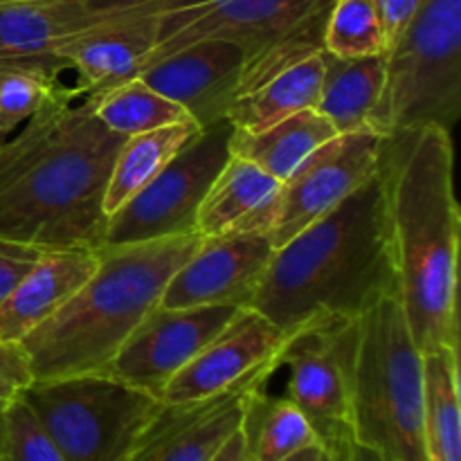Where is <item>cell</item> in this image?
<instances>
[{
    "mask_svg": "<svg viewBox=\"0 0 461 461\" xmlns=\"http://www.w3.org/2000/svg\"><path fill=\"white\" fill-rule=\"evenodd\" d=\"M122 140L77 86H59L0 142V237L39 250L104 246V194Z\"/></svg>",
    "mask_w": 461,
    "mask_h": 461,
    "instance_id": "obj_1",
    "label": "cell"
},
{
    "mask_svg": "<svg viewBox=\"0 0 461 461\" xmlns=\"http://www.w3.org/2000/svg\"><path fill=\"white\" fill-rule=\"evenodd\" d=\"M453 133L410 126L383 135L376 178L399 302L421 354L459 347V203Z\"/></svg>",
    "mask_w": 461,
    "mask_h": 461,
    "instance_id": "obj_2",
    "label": "cell"
},
{
    "mask_svg": "<svg viewBox=\"0 0 461 461\" xmlns=\"http://www.w3.org/2000/svg\"><path fill=\"white\" fill-rule=\"evenodd\" d=\"M399 293L378 178L273 252L250 309L293 333L315 315L360 318Z\"/></svg>",
    "mask_w": 461,
    "mask_h": 461,
    "instance_id": "obj_3",
    "label": "cell"
},
{
    "mask_svg": "<svg viewBox=\"0 0 461 461\" xmlns=\"http://www.w3.org/2000/svg\"><path fill=\"white\" fill-rule=\"evenodd\" d=\"M198 232L140 243H104L88 282L18 345L34 383L97 374L160 304L176 270L198 250Z\"/></svg>",
    "mask_w": 461,
    "mask_h": 461,
    "instance_id": "obj_4",
    "label": "cell"
},
{
    "mask_svg": "<svg viewBox=\"0 0 461 461\" xmlns=\"http://www.w3.org/2000/svg\"><path fill=\"white\" fill-rule=\"evenodd\" d=\"M423 354L405 324L399 293L358 318L354 441L383 461H428L423 444Z\"/></svg>",
    "mask_w": 461,
    "mask_h": 461,
    "instance_id": "obj_5",
    "label": "cell"
},
{
    "mask_svg": "<svg viewBox=\"0 0 461 461\" xmlns=\"http://www.w3.org/2000/svg\"><path fill=\"white\" fill-rule=\"evenodd\" d=\"M461 115V0H423L385 54V90L372 131L410 126L453 133Z\"/></svg>",
    "mask_w": 461,
    "mask_h": 461,
    "instance_id": "obj_6",
    "label": "cell"
},
{
    "mask_svg": "<svg viewBox=\"0 0 461 461\" xmlns=\"http://www.w3.org/2000/svg\"><path fill=\"white\" fill-rule=\"evenodd\" d=\"M66 461H129L160 399L111 374L32 383L21 396Z\"/></svg>",
    "mask_w": 461,
    "mask_h": 461,
    "instance_id": "obj_7",
    "label": "cell"
},
{
    "mask_svg": "<svg viewBox=\"0 0 461 461\" xmlns=\"http://www.w3.org/2000/svg\"><path fill=\"white\" fill-rule=\"evenodd\" d=\"M358 318L315 315L297 327L277 356L286 367V399L302 410L318 444L345 461L354 441V367Z\"/></svg>",
    "mask_w": 461,
    "mask_h": 461,
    "instance_id": "obj_8",
    "label": "cell"
},
{
    "mask_svg": "<svg viewBox=\"0 0 461 461\" xmlns=\"http://www.w3.org/2000/svg\"><path fill=\"white\" fill-rule=\"evenodd\" d=\"M232 124L205 126L151 183L108 216L104 243H140L196 232L207 189L230 158Z\"/></svg>",
    "mask_w": 461,
    "mask_h": 461,
    "instance_id": "obj_9",
    "label": "cell"
},
{
    "mask_svg": "<svg viewBox=\"0 0 461 461\" xmlns=\"http://www.w3.org/2000/svg\"><path fill=\"white\" fill-rule=\"evenodd\" d=\"M381 140L374 131L338 133L295 167L279 187L268 232L275 250L376 176Z\"/></svg>",
    "mask_w": 461,
    "mask_h": 461,
    "instance_id": "obj_10",
    "label": "cell"
},
{
    "mask_svg": "<svg viewBox=\"0 0 461 461\" xmlns=\"http://www.w3.org/2000/svg\"><path fill=\"white\" fill-rule=\"evenodd\" d=\"M237 306L165 309L158 304L126 338L104 374L160 399L167 383L234 318Z\"/></svg>",
    "mask_w": 461,
    "mask_h": 461,
    "instance_id": "obj_11",
    "label": "cell"
},
{
    "mask_svg": "<svg viewBox=\"0 0 461 461\" xmlns=\"http://www.w3.org/2000/svg\"><path fill=\"white\" fill-rule=\"evenodd\" d=\"M279 365H266L221 394L194 403H160L129 461H212L241 428L248 399L268 385Z\"/></svg>",
    "mask_w": 461,
    "mask_h": 461,
    "instance_id": "obj_12",
    "label": "cell"
},
{
    "mask_svg": "<svg viewBox=\"0 0 461 461\" xmlns=\"http://www.w3.org/2000/svg\"><path fill=\"white\" fill-rule=\"evenodd\" d=\"M273 252V241L261 232L203 239L169 279L160 306H250Z\"/></svg>",
    "mask_w": 461,
    "mask_h": 461,
    "instance_id": "obj_13",
    "label": "cell"
},
{
    "mask_svg": "<svg viewBox=\"0 0 461 461\" xmlns=\"http://www.w3.org/2000/svg\"><path fill=\"white\" fill-rule=\"evenodd\" d=\"M291 333L259 311L243 306L234 318L167 383L160 403H194L221 394L277 356Z\"/></svg>",
    "mask_w": 461,
    "mask_h": 461,
    "instance_id": "obj_14",
    "label": "cell"
},
{
    "mask_svg": "<svg viewBox=\"0 0 461 461\" xmlns=\"http://www.w3.org/2000/svg\"><path fill=\"white\" fill-rule=\"evenodd\" d=\"M331 3L333 0H225L187 18H158L156 48L144 70L167 54L205 39L232 41L246 50L248 59L304 25L315 14L331 7Z\"/></svg>",
    "mask_w": 461,
    "mask_h": 461,
    "instance_id": "obj_15",
    "label": "cell"
},
{
    "mask_svg": "<svg viewBox=\"0 0 461 461\" xmlns=\"http://www.w3.org/2000/svg\"><path fill=\"white\" fill-rule=\"evenodd\" d=\"M246 50L232 41L189 43L140 72V79L180 104L201 129L228 120L239 95Z\"/></svg>",
    "mask_w": 461,
    "mask_h": 461,
    "instance_id": "obj_16",
    "label": "cell"
},
{
    "mask_svg": "<svg viewBox=\"0 0 461 461\" xmlns=\"http://www.w3.org/2000/svg\"><path fill=\"white\" fill-rule=\"evenodd\" d=\"M144 0H25L0 5V63H30L61 77L54 48L102 23L140 9Z\"/></svg>",
    "mask_w": 461,
    "mask_h": 461,
    "instance_id": "obj_17",
    "label": "cell"
},
{
    "mask_svg": "<svg viewBox=\"0 0 461 461\" xmlns=\"http://www.w3.org/2000/svg\"><path fill=\"white\" fill-rule=\"evenodd\" d=\"M158 41V16L140 9L113 18L57 45L52 57L77 75V88L97 102L117 86L135 79Z\"/></svg>",
    "mask_w": 461,
    "mask_h": 461,
    "instance_id": "obj_18",
    "label": "cell"
},
{
    "mask_svg": "<svg viewBox=\"0 0 461 461\" xmlns=\"http://www.w3.org/2000/svg\"><path fill=\"white\" fill-rule=\"evenodd\" d=\"M97 268V248L43 250L0 302V340L21 342L52 318Z\"/></svg>",
    "mask_w": 461,
    "mask_h": 461,
    "instance_id": "obj_19",
    "label": "cell"
},
{
    "mask_svg": "<svg viewBox=\"0 0 461 461\" xmlns=\"http://www.w3.org/2000/svg\"><path fill=\"white\" fill-rule=\"evenodd\" d=\"M277 178L255 162L230 153L228 162L207 189L196 214L203 239L228 234H268L279 196Z\"/></svg>",
    "mask_w": 461,
    "mask_h": 461,
    "instance_id": "obj_20",
    "label": "cell"
},
{
    "mask_svg": "<svg viewBox=\"0 0 461 461\" xmlns=\"http://www.w3.org/2000/svg\"><path fill=\"white\" fill-rule=\"evenodd\" d=\"M322 57L324 72L315 111L322 113L338 133L372 131L385 90V54L340 59L324 52Z\"/></svg>",
    "mask_w": 461,
    "mask_h": 461,
    "instance_id": "obj_21",
    "label": "cell"
},
{
    "mask_svg": "<svg viewBox=\"0 0 461 461\" xmlns=\"http://www.w3.org/2000/svg\"><path fill=\"white\" fill-rule=\"evenodd\" d=\"M201 131L196 122L185 120L122 140L104 194L106 216L115 214L129 198L147 187Z\"/></svg>",
    "mask_w": 461,
    "mask_h": 461,
    "instance_id": "obj_22",
    "label": "cell"
},
{
    "mask_svg": "<svg viewBox=\"0 0 461 461\" xmlns=\"http://www.w3.org/2000/svg\"><path fill=\"white\" fill-rule=\"evenodd\" d=\"M338 131L315 108H304L259 133H243L232 126L230 153L255 162L279 183L295 171V167L320 144L336 138Z\"/></svg>",
    "mask_w": 461,
    "mask_h": 461,
    "instance_id": "obj_23",
    "label": "cell"
},
{
    "mask_svg": "<svg viewBox=\"0 0 461 461\" xmlns=\"http://www.w3.org/2000/svg\"><path fill=\"white\" fill-rule=\"evenodd\" d=\"M324 50L295 68L279 72L257 88L239 95L228 122L243 133H259L304 108H315L324 72Z\"/></svg>",
    "mask_w": 461,
    "mask_h": 461,
    "instance_id": "obj_24",
    "label": "cell"
},
{
    "mask_svg": "<svg viewBox=\"0 0 461 461\" xmlns=\"http://www.w3.org/2000/svg\"><path fill=\"white\" fill-rule=\"evenodd\" d=\"M423 444L428 461H461L459 347L423 354Z\"/></svg>",
    "mask_w": 461,
    "mask_h": 461,
    "instance_id": "obj_25",
    "label": "cell"
},
{
    "mask_svg": "<svg viewBox=\"0 0 461 461\" xmlns=\"http://www.w3.org/2000/svg\"><path fill=\"white\" fill-rule=\"evenodd\" d=\"M241 432L250 461H286L318 444L309 419L286 396H273L259 387L248 399Z\"/></svg>",
    "mask_w": 461,
    "mask_h": 461,
    "instance_id": "obj_26",
    "label": "cell"
},
{
    "mask_svg": "<svg viewBox=\"0 0 461 461\" xmlns=\"http://www.w3.org/2000/svg\"><path fill=\"white\" fill-rule=\"evenodd\" d=\"M95 115L111 133L131 138L160 126L192 120L180 104L144 84L140 77L117 86L95 102Z\"/></svg>",
    "mask_w": 461,
    "mask_h": 461,
    "instance_id": "obj_27",
    "label": "cell"
},
{
    "mask_svg": "<svg viewBox=\"0 0 461 461\" xmlns=\"http://www.w3.org/2000/svg\"><path fill=\"white\" fill-rule=\"evenodd\" d=\"M324 52L340 59L387 54L385 27L376 0H333L324 23Z\"/></svg>",
    "mask_w": 461,
    "mask_h": 461,
    "instance_id": "obj_28",
    "label": "cell"
},
{
    "mask_svg": "<svg viewBox=\"0 0 461 461\" xmlns=\"http://www.w3.org/2000/svg\"><path fill=\"white\" fill-rule=\"evenodd\" d=\"M61 77L30 63H0V142L50 102Z\"/></svg>",
    "mask_w": 461,
    "mask_h": 461,
    "instance_id": "obj_29",
    "label": "cell"
},
{
    "mask_svg": "<svg viewBox=\"0 0 461 461\" xmlns=\"http://www.w3.org/2000/svg\"><path fill=\"white\" fill-rule=\"evenodd\" d=\"M0 461H66L23 399L7 405V439Z\"/></svg>",
    "mask_w": 461,
    "mask_h": 461,
    "instance_id": "obj_30",
    "label": "cell"
},
{
    "mask_svg": "<svg viewBox=\"0 0 461 461\" xmlns=\"http://www.w3.org/2000/svg\"><path fill=\"white\" fill-rule=\"evenodd\" d=\"M32 383L34 376L23 347L18 342L0 340V403L9 405L21 399Z\"/></svg>",
    "mask_w": 461,
    "mask_h": 461,
    "instance_id": "obj_31",
    "label": "cell"
},
{
    "mask_svg": "<svg viewBox=\"0 0 461 461\" xmlns=\"http://www.w3.org/2000/svg\"><path fill=\"white\" fill-rule=\"evenodd\" d=\"M43 250L0 237V302L16 288Z\"/></svg>",
    "mask_w": 461,
    "mask_h": 461,
    "instance_id": "obj_32",
    "label": "cell"
},
{
    "mask_svg": "<svg viewBox=\"0 0 461 461\" xmlns=\"http://www.w3.org/2000/svg\"><path fill=\"white\" fill-rule=\"evenodd\" d=\"M376 3L378 9H381L383 27H385L387 50H390L401 36V32L412 21V16L421 7L423 0H376Z\"/></svg>",
    "mask_w": 461,
    "mask_h": 461,
    "instance_id": "obj_33",
    "label": "cell"
},
{
    "mask_svg": "<svg viewBox=\"0 0 461 461\" xmlns=\"http://www.w3.org/2000/svg\"><path fill=\"white\" fill-rule=\"evenodd\" d=\"M212 461H250V457H248L246 437H243L241 428L221 446V450L212 457Z\"/></svg>",
    "mask_w": 461,
    "mask_h": 461,
    "instance_id": "obj_34",
    "label": "cell"
},
{
    "mask_svg": "<svg viewBox=\"0 0 461 461\" xmlns=\"http://www.w3.org/2000/svg\"><path fill=\"white\" fill-rule=\"evenodd\" d=\"M286 461H340V459L333 457V455L329 453L327 448H322L320 444H315V446H309V448L300 450V453L293 455V457H288Z\"/></svg>",
    "mask_w": 461,
    "mask_h": 461,
    "instance_id": "obj_35",
    "label": "cell"
},
{
    "mask_svg": "<svg viewBox=\"0 0 461 461\" xmlns=\"http://www.w3.org/2000/svg\"><path fill=\"white\" fill-rule=\"evenodd\" d=\"M345 461H383V459L378 457L376 453H372V450L363 448V446H354L349 453V457H347Z\"/></svg>",
    "mask_w": 461,
    "mask_h": 461,
    "instance_id": "obj_36",
    "label": "cell"
},
{
    "mask_svg": "<svg viewBox=\"0 0 461 461\" xmlns=\"http://www.w3.org/2000/svg\"><path fill=\"white\" fill-rule=\"evenodd\" d=\"M7 439V405L0 403V448L5 446Z\"/></svg>",
    "mask_w": 461,
    "mask_h": 461,
    "instance_id": "obj_37",
    "label": "cell"
},
{
    "mask_svg": "<svg viewBox=\"0 0 461 461\" xmlns=\"http://www.w3.org/2000/svg\"><path fill=\"white\" fill-rule=\"evenodd\" d=\"M9 3H25V0H0V5H9Z\"/></svg>",
    "mask_w": 461,
    "mask_h": 461,
    "instance_id": "obj_38",
    "label": "cell"
}]
</instances>
